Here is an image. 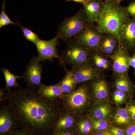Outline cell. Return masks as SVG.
<instances>
[{
    "mask_svg": "<svg viewBox=\"0 0 135 135\" xmlns=\"http://www.w3.org/2000/svg\"><path fill=\"white\" fill-rule=\"evenodd\" d=\"M7 100L18 127L33 135H53L56 122L65 111L61 99H46L35 88L15 89L8 93Z\"/></svg>",
    "mask_w": 135,
    "mask_h": 135,
    "instance_id": "1",
    "label": "cell"
},
{
    "mask_svg": "<svg viewBox=\"0 0 135 135\" xmlns=\"http://www.w3.org/2000/svg\"><path fill=\"white\" fill-rule=\"evenodd\" d=\"M129 16L125 7L114 0H104L97 18V26L102 33L114 35L123 44L122 31Z\"/></svg>",
    "mask_w": 135,
    "mask_h": 135,
    "instance_id": "2",
    "label": "cell"
},
{
    "mask_svg": "<svg viewBox=\"0 0 135 135\" xmlns=\"http://www.w3.org/2000/svg\"><path fill=\"white\" fill-rule=\"evenodd\" d=\"M65 111L77 117L83 116L94 103L90 86L84 83L61 99Z\"/></svg>",
    "mask_w": 135,
    "mask_h": 135,
    "instance_id": "3",
    "label": "cell"
},
{
    "mask_svg": "<svg viewBox=\"0 0 135 135\" xmlns=\"http://www.w3.org/2000/svg\"><path fill=\"white\" fill-rule=\"evenodd\" d=\"M68 42L67 48L60 56L64 67L68 64L74 67L91 63L92 51L87 47L80 43L75 38Z\"/></svg>",
    "mask_w": 135,
    "mask_h": 135,
    "instance_id": "4",
    "label": "cell"
},
{
    "mask_svg": "<svg viewBox=\"0 0 135 135\" xmlns=\"http://www.w3.org/2000/svg\"><path fill=\"white\" fill-rule=\"evenodd\" d=\"M89 24L84 11L80 9L74 16L63 21L59 25L56 36L68 42L75 38Z\"/></svg>",
    "mask_w": 135,
    "mask_h": 135,
    "instance_id": "5",
    "label": "cell"
},
{
    "mask_svg": "<svg viewBox=\"0 0 135 135\" xmlns=\"http://www.w3.org/2000/svg\"><path fill=\"white\" fill-rule=\"evenodd\" d=\"M103 35L97 26L89 24L75 38L92 52L98 50Z\"/></svg>",
    "mask_w": 135,
    "mask_h": 135,
    "instance_id": "6",
    "label": "cell"
},
{
    "mask_svg": "<svg viewBox=\"0 0 135 135\" xmlns=\"http://www.w3.org/2000/svg\"><path fill=\"white\" fill-rule=\"evenodd\" d=\"M41 62L38 57L34 56L27 65L23 79L26 82L27 88L38 89L42 84L43 68Z\"/></svg>",
    "mask_w": 135,
    "mask_h": 135,
    "instance_id": "7",
    "label": "cell"
},
{
    "mask_svg": "<svg viewBox=\"0 0 135 135\" xmlns=\"http://www.w3.org/2000/svg\"><path fill=\"white\" fill-rule=\"evenodd\" d=\"M130 57L128 49L123 44H121L118 50L110 57L112 62V70L114 77L128 75Z\"/></svg>",
    "mask_w": 135,
    "mask_h": 135,
    "instance_id": "8",
    "label": "cell"
},
{
    "mask_svg": "<svg viewBox=\"0 0 135 135\" xmlns=\"http://www.w3.org/2000/svg\"><path fill=\"white\" fill-rule=\"evenodd\" d=\"M58 39L56 36L50 40H43L40 39L35 44L38 52V57L41 62H44L45 60L53 62V59L56 58L62 65L61 57L59 55L56 47L59 44L57 41Z\"/></svg>",
    "mask_w": 135,
    "mask_h": 135,
    "instance_id": "9",
    "label": "cell"
},
{
    "mask_svg": "<svg viewBox=\"0 0 135 135\" xmlns=\"http://www.w3.org/2000/svg\"><path fill=\"white\" fill-rule=\"evenodd\" d=\"M70 71L77 84L103 78L102 71L97 69L91 63L73 67Z\"/></svg>",
    "mask_w": 135,
    "mask_h": 135,
    "instance_id": "10",
    "label": "cell"
},
{
    "mask_svg": "<svg viewBox=\"0 0 135 135\" xmlns=\"http://www.w3.org/2000/svg\"><path fill=\"white\" fill-rule=\"evenodd\" d=\"M90 88L94 103L110 101V88L107 81L103 78L92 81Z\"/></svg>",
    "mask_w": 135,
    "mask_h": 135,
    "instance_id": "11",
    "label": "cell"
},
{
    "mask_svg": "<svg viewBox=\"0 0 135 135\" xmlns=\"http://www.w3.org/2000/svg\"><path fill=\"white\" fill-rule=\"evenodd\" d=\"M18 127L12 109L2 105L0 110V135H8Z\"/></svg>",
    "mask_w": 135,
    "mask_h": 135,
    "instance_id": "12",
    "label": "cell"
},
{
    "mask_svg": "<svg viewBox=\"0 0 135 135\" xmlns=\"http://www.w3.org/2000/svg\"><path fill=\"white\" fill-rule=\"evenodd\" d=\"M114 109L109 102L93 103L87 111L89 118L96 120H109Z\"/></svg>",
    "mask_w": 135,
    "mask_h": 135,
    "instance_id": "13",
    "label": "cell"
},
{
    "mask_svg": "<svg viewBox=\"0 0 135 135\" xmlns=\"http://www.w3.org/2000/svg\"><path fill=\"white\" fill-rule=\"evenodd\" d=\"M120 45L116 36L109 34H104L98 51L110 57L118 50Z\"/></svg>",
    "mask_w": 135,
    "mask_h": 135,
    "instance_id": "14",
    "label": "cell"
},
{
    "mask_svg": "<svg viewBox=\"0 0 135 135\" xmlns=\"http://www.w3.org/2000/svg\"><path fill=\"white\" fill-rule=\"evenodd\" d=\"M109 121L111 125L124 129L133 122L126 107L120 106H116Z\"/></svg>",
    "mask_w": 135,
    "mask_h": 135,
    "instance_id": "15",
    "label": "cell"
},
{
    "mask_svg": "<svg viewBox=\"0 0 135 135\" xmlns=\"http://www.w3.org/2000/svg\"><path fill=\"white\" fill-rule=\"evenodd\" d=\"M122 43L128 49L135 46V18H129L125 23L122 31Z\"/></svg>",
    "mask_w": 135,
    "mask_h": 135,
    "instance_id": "16",
    "label": "cell"
},
{
    "mask_svg": "<svg viewBox=\"0 0 135 135\" xmlns=\"http://www.w3.org/2000/svg\"><path fill=\"white\" fill-rule=\"evenodd\" d=\"M78 117L65 111L60 115L56 122L54 131L74 130Z\"/></svg>",
    "mask_w": 135,
    "mask_h": 135,
    "instance_id": "17",
    "label": "cell"
},
{
    "mask_svg": "<svg viewBox=\"0 0 135 135\" xmlns=\"http://www.w3.org/2000/svg\"><path fill=\"white\" fill-rule=\"evenodd\" d=\"M38 92L40 95L50 100L62 99L64 95L60 82L50 86L42 84L38 89Z\"/></svg>",
    "mask_w": 135,
    "mask_h": 135,
    "instance_id": "18",
    "label": "cell"
},
{
    "mask_svg": "<svg viewBox=\"0 0 135 135\" xmlns=\"http://www.w3.org/2000/svg\"><path fill=\"white\" fill-rule=\"evenodd\" d=\"M103 1L89 2L83 5V11L87 17L88 22L90 24H94L97 22V18L101 10Z\"/></svg>",
    "mask_w": 135,
    "mask_h": 135,
    "instance_id": "19",
    "label": "cell"
},
{
    "mask_svg": "<svg viewBox=\"0 0 135 135\" xmlns=\"http://www.w3.org/2000/svg\"><path fill=\"white\" fill-rule=\"evenodd\" d=\"M74 131L76 135H90L94 133L91 120L86 114L78 117Z\"/></svg>",
    "mask_w": 135,
    "mask_h": 135,
    "instance_id": "20",
    "label": "cell"
},
{
    "mask_svg": "<svg viewBox=\"0 0 135 135\" xmlns=\"http://www.w3.org/2000/svg\"><path fill=\"white\" fill-rule=\"evenodd\" d=\"M114 85L116 89L126 92L131 97L135 93V85L131 80L128 75L114 77Z\"/></svg>",
    "mask_w": 135,
    "mask_h": 135,
    "instance_id": "21",
    "label": "cell"
},
{
    "mask_svg": "<svg viewBox=\"0 0 135 135\" xmlns=\"http://www.w3.org/2000/svg\"><path fill=\"white\" fill-rule=\"evenodd\" d=\"M110 57L105 56L98 51H92L91 63L101 71L112 68V61Z\"/></svg>",
    "mask_w": 135,
    "mask_h": 135,
    "instance_id": "22",
    "label": "cell"
},
{
    "mask_svg": "<svg viewBox=\"0 0 135 135\" xmlns=\"http://www.w3.org/2000/svg\"><path fill=\"white\" fill-rule=\"evenodd\" d=\"M65 71V75L61 81L60 84L64 95L72 93L76 89L77 84L71 71H69L64 67Z\"/></svg>",
    "mask_w": 135,
    "mask_h": 135,
    "instance_id": "23",
    "label": "cell"
},
{
    "mask_svg": "<svg viewBox=\"0 0 135 135\" xmlns=\"http://www.w3.org/2000/svg\"><path fill=\"white\" fill-rule=\"evenodd\" d=\"M3 74L5 81V89L7 90L8 92H11V88H16L17 87L18 88H21L20 85L17 81V79L23 78V76H19L16 75L5 68H2L1 69Z\"/></svg>",
    "mask_w": 135,
    "mask_h": 135,
    "instance_id": "24",
    "label": "cell"
},
{
    "mask_svg": "<svg viewBox=\"0 0 135 135\" xmlns=\"http://www.w3.org/2000/svg\"><path fill=\"white\" fill-rule=\"evenodd\" d=\"M131 98L127 93L119 90L115 89L113 93V101L116 106L127 104Z\"/></svg>",
    "mask_w": 135,
    "mask_h": 135,
    "instance_id": "25",
    "label": "cell"
},
{
    "mask_svg": "<svg viewBox=\"0 0 135 135\" xmlns=\"http://www.w3.org/2000/svg\"><path fill=\"white\" fill-rule=\"evenodd\" d=\"M90 119L93 125L94 132L108 130L111 124L109 120H96L90 118Z\"/></svg>",
    "mask_w": 135,
    "mask_h": 135,
    "instance_id": "26",
    "label": "cell"
},
{
    "mask_svg": "<svg viewBox=\"0 0 135 135\" xmlns=\"http://www.w3.org/2000/svg\"><path fill=\"white\" fill-rule=\"evenodd\" d=\"M6 3V0H3L1 12L0 15V27L1 28L10 24L17 25V23L12 22L8 16L6 14V11H5Z\"/></svg>",
    "mask_w": 135,
    "mask_h": 135,
    "instance_id": "27",
    "label": "cell"
},
{
    "mask_svg": "<svg viewBox=\"0 0 135 135\" xmlns=\"http://www.w3.org/2000/svg\"><path fill=\"white\" fill-rule=\"evenodd\" d=\"M17 23V25H18L21 27L24 36L27 40L35 44L38 41L40 38H39L38 36L35 33L29 29L22 26V25L20 24V23Z\"/></svg>",
    "mask_w": 135,
    "mask_h": 135,
    "instance_id": "28",
    "label": "cell"
},
{
    "mask_svg": "<svg viewBox=\"0 0 135 135\" xmlns=\"http://www.w3.org/2000/svg\"><path fill=\"white\" fill-rule=\"evenodd\" d=\"M125 107L130 114L132 120L135 122V100H133L132 97L131 98Z\"/></svg>",
    "mask_w": 135,
    "mask_h": 135,
    "instance_id": "29",
    "label": "cell"
},
{
    "mask_svg": "<svg viewBox=\"0 0 135 135\" xmlns=\"http://www.w3.org/2000/svg\"><path fill=\"white\" fill-rule=\"evenodd\" d=\"M108 130L112 135H126L124 129L115 127L111 124Z\"/></svg>",
    "mask_w": 135,
    "mask_h": 135,
    "instance_id": "30",
    "label": "cell"
},
{
    "mask_svg": "<svg viewBox=\"0 0 135 135\" xmlns=\"http://www.w3.org/2000/svg\"><path fill=\"white\" fill-rule=\"evenodd\" d=\"M8 135H33L30 131L24 128H17Z\"/></svg>",
    "mask_w": 135,
    "mask_h": 135,
    "instance_id": "31",
    "label": "cell"
},
{
    "mask_svg": "<svg viewBox=\"0 0 135 135\" xmlns=\"http://www.w3.org/2000/svg\"><path fill=\"white\" fill-rule=\"evenodd\" d=\"M126 12L129 16L135 18V1L131 3L127 7H125Z\"/></svg>",
    "mask_w": 135,
    "mask_h": 135,
    "instance_id": "32",
    "label": "cell"
},
{
    "mask_svg": "<svg viewBox=\"0 0 135 135\" xmlns=\"http://www.w3.org/2000/svg\"><path fill=\"white\" fill-rule=\"evenodd\" d=\"M124 129L126 135H135V122H131Z\"/></svg>",
    "mask_w": 135,
    "mask_h": 135,
    "instance_id": "33",
    "label": "cell"
},
{
    "mask_svg": "<svg viewBox=\"0 0 135 135\" xmlns=\"http://www.w3.org/2000/svg\"><path fill=\"white\" fill-rule=\"evenodd\" d=\"M52 135H76L74 130L54 131Z\"/></svg>",
    "mask_w": 135,
    "mask_h": 135,
    "instance_id": "34",
    "label": "cell"
},
{
    "mask_svg": "<svg viewBox=\"0 0 135 135\" xmlns=\"http://www.w3.org/2000/svg\"><path fill=\"white\" fill-rule=\"evenodd\" d=\"M5 88L1 89H0V100L1 101H5V99L4 97L7 98V99L8 93H6L5 92Z\"/></svg>",
    "mask_w": 135,
    "mask_h": 135,
    "instance_id": "35",
    "label": "cell"
},
{
    "mask_svg": "<svg viewBox=\"0 0 135 135\" xmlns=\"http://www.w3.org/2000/svg\"><path fill=\"white\" fill-rule=\"evenodd\" d=\"M129 64L130 66L133 68L134 70V75L135 77V51L132 56H131Z\"/></svg>",
    "mask_w": 135,
    "mask_h": 135,
    "instance_id": "36",
    "label": "cell"
},
{
    "mask_svg": "<svg viewBox=\"0 0 135 135\" xmlns=\"http://www.w3.org/2000/svg\"><path fill=\"white\" fill-rule=\"evenodd\" d=\"M90 135H112V134L108 130L99 131V132H94Z\"/></svg>",
    "mask_w": 135,
    "mask_h": 135,
    "instance_id": "37",
    "label": "cell"
},
{
    "mask_svg": "<svg viewBox=\"0 0 135 135\" xmlns=\"http://www.w3.org/2000/svg\"><path fill=\"white\" fill-rule=\"evenodd\" d=\"M88 2H89L94 1H103V0H87Z\"/></svg>",
    "mask_w": 135,
    "mask_h": 135,
    "instance_id": "38",
    "label": "cell"
},
{
    "mask_svg": "<svg viewBox=\"0 0 135 135\" xmlns=\"http://www.w3.org/2000/svg\"><path fill=\"white\" fill-rule=\"evenodd\" d=\"M114 1H115L117 3L120 4V3L121 2H122L123 0H114Z\"/></svg>",
    "mask_w": 135,
    "mask_h": 135,
    "instance_id": "39",
    "label": "cell"
},
{
    "mask_svg": "<svg viewBox=\"0 0 135 135\" xmlns=\"http://www.w3.org/2000/svg\"><path fill=\"white\" fill-rule=\"evenodd\" d=\"M66 1H74V0H66Z\"/></svg>",
    "mask_w": 135,
    "mask_h": 135,
    "instance_id": "40",
    "label": "cell"
}]
</instances>
